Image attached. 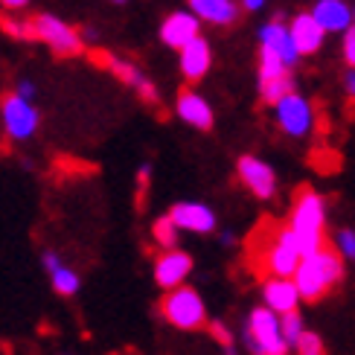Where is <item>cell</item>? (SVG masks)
<instances>
[{
    "label": "cell",
    "instance_id": "f546056e",
    "mask_svg": "<svg viewBox=\"0 0 355 355\" xmlns=\"http://www.w3.org/2000/svg\"><path fill=\"white\" fill-rule=\"evenodd\" d=\"M41 265H44V271L50 274V271H55L58 265H64V262H62V257H58L55 250H44V254H41Z\"/></svg>",
    "mask_w": 355,
    "mask_h": 355
},
{
    "label": "cell",
    "instance_id": "2e32d148",
    "mask_svg": "<svg viewBox=\"0 0 355 355\" xmlns=\"http://www.w3.org/2000/svg\"><path fill=\"white\" fill-rule=\"evenodd\" d=\"M210 64H213L210 44H207L201 35L192 38L181 50V73H184L187 82H201L207 76V70H210Z\"/></svg>",
    "mask_w": 355,
    "mask_h": 355
},
{
    "label": "cell",
    "instance_id": "7402d4cb",
    "mask_svg": "<svg viewBox=\"0 0 355 355\" xmlns=\"http://www.w3.org/2000/svg\"><path fill=\"white\" fill-rule=\"evenodd\" d=\"M50 283H53L55 294H62V297H73V294L79 291L82 279H79L76 271L70 268V265H58L55 271H50Z\"/></svg>",
    "mask_w": 355,
    "mask_h": 355
},
{
    "label": "cell",
    "instance_id": "d590c367",
    "mask_svg": "<svg viewBox=\"0 0 355 355\" xmlns=\"http://www.w3.org/2000/svg\"><path fill=\"white\" fill-rule=\"evenodd\" d=\"M221 242H225V245H233V242H236V236L225 230V233H221Z\"/></svg>",
    "mask_w": 355,
    "mask_h": 355
},
{
    "label": "cell",
    "instance_id": "3957f363",
    "mask_svg": "<svg viewBox=\"0 0 355 355\" xmlns=\"http://www.w3.org/2000/svg\"><path fill=\"white\" fill-rule=\"evenodd\" d=\"M242 341L250 355H288L291 349L283 335V327H279V315L268 306H259L248 315Z\"/></svg>",
    "mask_w": 355,
    "mask_h": 355
},
{
    "label": "cell",
    "instance_id": "8fae6325",
    "mask_svg": "<svg viewBox=\"0 0 355 355\" xmlns=\"http://www.w3.org/2000/svg\"><path fill=\"white\" fill-rule=\"evenodd\" d=\"M236 172H239V181L248 187V192H254L257 198H271L277 192L274 169L254 155H242L239 164H236Z\"/></svg>",
    "mask_w": 355,
    "mask_h": 355
},
{
    "label": "cell",
    "instance_id": "1f68e13d",
    "mask_svg": "<svg viewBox=\"0 0 355 355\" xmlns=\"http://www.w3.org/2000/svg\"><path fill=\"white\" fill-rule=\"evenodd\" d=\"M18 94L26 96V99H33V96H35V87L29 85V82H21V85H18Z\"/></svg>",
    "mask_w": 355,
    "mask_h": 355
},
{
    "label": "cell",
    "instance_id": "74e56055",
    "mask_svg": "<svg viewBox=\"0 0 355 355\" xmlns=\"http://www.w3.org/2000/svg\"><path fill=\"white\" fill-rule=\"evenodd\" d=\"M352 15H355V9H352Z\"/></svg>",
    "mask_w": 355,
    "mask_h": 355
},
{
    "label": "cell",
    "instance_id": "5b68a950",
    "mask_svg": "<svg viewBox=\"0 0 355 355\" xmlns=\"http://www.w3.org/2000/svg\"><path fill=\"white\" fill-rule=\"evenodd\" d=\"M303 262V250L294 239L291 227H279L274 230V236L262 248V257H259V268L268 274V277H294L297 265Z\"/></svg>",
    "mask_w": 355,
    "mask_h": 355
},
{
    "label": "cell",
    "instance_id": "e0dca14e",
    "mask_svg": "<svg viewBox=\"0 0 355 355\" xmlns=\"http://www.w3.org/2000/svg\"><path fill=\"white\" fill-rule=\"evenodd\" d=\"M175 111L192 128H198V131H210L213 128V108H210V102H207L204 96H198L196 91H184L181 96H178Z\"/></svg>",
    "mask_w": 355,
    "mask_h": 355
},
{
    "label": "cell",
    "instance_id": "6da1fadb",
    "mask_svg": "<svg viewBox=\"0 0 355 355\" xmlns=\"http://www.w3.org/2000/svg\"><path fill=\"white\" fill-rule=\"evenodd\" d=\"M288 227L297 239L303 257L315 254V250L327 248V201H323L315 189H300L291 207Z\"/></svg>",
    "mask_w": 355,
    "mask_h": 355
},
{
    "label": "cell",
    "instance_id": "484cf974",
    "mask_svg": "<svg viewBox=\"0 0 355 355\" xmlns=\"http://www.w3.org/2000/svg\"><path fill=\"white\" fill-rule=\"evenodd\" d=\"M294 349H297V355H323V341H320V335L306 329L300 335V341L294 344Z\"/></svg>",
    "mask_w": 355,
    "mask_h": 355
},
{
    "label": "cell",
    "instance_id": "4dcf8cb0",
    "mask_svg": "<svg viewBox=\"0 0 355 355\" xmlns=\"http://www.w3.org/2000/svg\"><path fill=\"white\" fill-rule=\"evenodd\" d=\"M344 87H347V94L355 99V70L347 73V79H344Z\"/></svg>",
    "mask_w": 355,
    "mask_h": 355
},
{
    "label": "cell",
    "instance_id": "f1b7e54d",
    "mask_svg": "<svg viewBox=\"0 0 355 355\" xmlns=\"http://www.w3.org/2000/svg\"><path fill=\"white\" fill-rule=\"evenodd\" d=\"M344 62L355 70V24L344 33Z\"/></svg>",
    "mask_w": 355,
    "mask_h": 355
},
{
    "label": "cell",
    "instance_id": "277c9868",
    "mask_svg": "<svg viewBox=\"0 0 355 355\" xmlns=\"http://www.w3.org/2000/svg\"><path fill=\"white\" fill-rule=\"evenodd\" d=\"M160 315H164V320L172 323L175 329H184V332H196V329L207 327V306L201 300V294L187 283L178 288H169L164 294Z\"/></svg>",
    "mask_w": 355,
    "mask_h": 355
},
{
    "label": "cell",
    "instance_id": "9c48e42d",
    "mask_svg": "<svg viewBox=\"0 0 355 355\" xmlns=\"http://www.w3.org/2000/svg\"><path fill=\"white\" fill-rule=\"evenodd\" d=\"M91 58H96V62L105 67V70H111L116 79H120L123 85H128V87H135V91L140 94V99L143 102H149V105H157V87L149 82L140 73V67H135V64H128V62H123V58H116V55H111V53H91Z\"/></svg>",
    "mask_w": 355,
    "mask_h": 355
},
{
    "label": "cell",
    "instance_id": "7a4b0ae2",
    "mask_svg": "<svg viewBox=\"0 0 355 355\" xmlns=\"http://www.w3.org/2000/svg\"><path fill=\"white\" fill-rule=\"evenodd\" d=\"M341 277H344L341 257H338L335 250H329V248H320V250H315V254H306L303 257V262L297 265V271H294V283H297L303 300L315 303Z\"/></svg>",
    "mask_w": 355,
    "mask_h": 355
},
{
    "label": "cell",
    "instance_id": "603a6c76",
    "mask_svg": "<svg viewBox=\"0 0 355 355\" xmlns=\"http://www.w3.org/2000/svg\"><path fill=\"white\" fill-rule=\"evenodd\" d=\"M294 94V79L291 73L288 76H279V79H268V82H259V96L262 102H268V105H277L283 96Z\"/></svg>",
    "mask_w": 355,
    "mask_h": 355
},
{
    "label": "cell",
    "instance_id": "9a60e30c",
    "mask_svg": "<svg viewBox=\"0 0 355 355\" xmlns=\"http://www.w3.org/2000/svg\"><path fill=\"white\" fill-rule=\"evenodd\" d=\"M291 38L297 44L300 55H312L323 47V38H327V29L320 26V21L315 18L312 12H303L291 21Z\"/></svg>",
    "mask_w": 355,
    "mask_h": 355
},
{
    "label": "cell",
    "instance_id": "44dd1931",
    "mask_svg": "<svg viewBox=\"0 0 355 355\" xmlns=\"http://www.w3.org/2000/svg\"><path fill=\"white\" fill-rule=\"evenodd\" d=\"M178 233H181V227L175 225V218L166 213V216H160L155 225H152V239L160 250H166V248H178Z\"/></svg>",
    "mask_w": 355,
    "mask_h": 355
},
{
    "label": "cell",
    "instance_id": "ac0fdd59",
    "mask_svg": "<svg viewBox=\"0 0 355 355\" xmlns=\"http://www.w3.org/2000/svg\"><path fill=\"white\" fill-rule=\"evenodd\" d=\"M259 41L265 44V47H271V50H277L279 55H283L288 67H294L300 62V50H297V44H294V38H291V29L283 26V18H279V15L271 24L262 26Z\"/></svg>",
    "mask_w": 355,
    "mask_h": 355
},
{
    "label": "cell",
    "instance_id": "7c38bea8",
    "mask_svg": "<svg viewBox=\"0 0 355 355\" xmlns=\"http://www.w3.org/2000/svg\"><path fill=\"white\" fill-rule=\"evenodd\" d=\"M262 300L277 315H286V312H294L303 297H300V288L294 283V277H268L262 283Z\"/></svg>",
    "mask_w": 355,
    "mask_h": 355
},
{
    "label": "cell",
    "instance_id": "d4e9b609",
    "mask_svg": "<svg viewBox=\"0 0 355 355\" xmlns=\"http://www.w3.org/2000/svg\"><path fill=\"white\" fill-rule=\"evenodd\" d=\"M0 29L3 33H9L12 38H29V41H35V26H33V18L29 21H15V18H0Z\"/></svg>",
    "mask_w": 355,
    "mask_h": 355
},
{
    "label": "cell",
    "instance_id": "4fadbf2b",
    "mask_svg": "<svg viewBox=\"0 0 355 355\" xmlns=\"http://www.w3.org/2000/svg\"><path fill=\"white\" fill-rule=\"evenodd\" d=\"M169 216L175 218V225L187 233H213L216 230V213L198 201H178V204H172Z\"/></svg>",
    "mask_w": 355,
    "mask_h": 355
},
{
    "label": "cell",
    "instance_id": "8d00e7d4",
    "mask_svg": "<svg viewBox=\"0 0 355 355\" xmlns=\"http://www.w3.org/2000/svg\"><path fill=\"white\" fill-rule=\"evenodd\" d=\"M116 3H123V0H116Z\"/></svg>",
    "mask_w": 355,
    "mask_h": 355
},
{
    "label": "cell",
    "instance_id": "ba28073f",
    "mask_svg": "<svg viewBox=\"0 0 355 355\" xmlns=\"http://www.w3.org/2000/svg\"><path fill=\"white\" fill-rule=\"evenodd\" d=\"M277 125L286 131L288 137H306L312 131V105L300 94H288L274 105Z\"/></svg>",
    "mask_w": 355,
    "mask_h": 355
},
{
    "label": "cell",
    "instance_id": "ffe728a7",
    "mask_svg": "<svg viewBox=\"0 0 355 355\" xmlns=\"http://www.w3.org/2000/svg\"><path fill=\"white\" fill-rule=\"evenodd\" d=\"M189 9L198 15L201 21H210L218 26H227L239 18V6L236 0H189Z\"/></svg>",
    "mask_w": 355,
    "mask_h": 355
},
{
    "label": "cell",
    "instance_id": "836d02e7",
    "mask_svg": "<svg viewBox=\"0 0 355 355\" xmlns=\"http://www.w3.org/2000/svg\"><path fill=\"white\" fill-rule=\"evenodd\" d=\"M26 3H29V0H0V6H6V9H21Z\"/></svg>",
    "mask_w": 355,
    "mask_h": 355
},
{
    "label": "cell",
    "instance_id": "e575fe53",
    "mask_svg": "<svg viewBox=\"0 0 355 355\" xmlns=\"http://www.w3.org/2000/svg\"><path fill=\"white\" fill-rule=\"evenodd\" d=\"M262 3H265V0H242V6H245L248 12H257Z\"/></svg>",
    "mask_w": 355,
    "mask_h": 355
},
{
    "label": "cell",
    "instance_id": "83f0119b",
    "mask_svg": "<svg viewBox=\"0 0 355 355\" xmlns=\"http://www.w3.org/2000/svg\"><path fill=\"white\" fill-rule=\"evenodd\" d=\"M210 332H213V338L221 347H233V335H230V329L221 320H210Z\"/></svg>",
    "mask_w": 355,
    "mask_h": 355
},
{
    "label": "cell",
    "instance_id": "4316f807",
    "mask_svg": "<svg viewBox=\"0 0 355 355\" xmlns=\"http://www.w3.org/2000/svg\"><path fill=\"white\" fill-rule=\"evenodd\" d=\"M335 245H338V254L344 259H355V230H338Z\"/></svg>",
    "mask_w": 355,
    "mask_h": 355
},
{
    "label": "cell",
    "instance_id": "cb8c5ba5",
    "mask_svg": "<svg viewBox=\"0 0 355 355\" xmlns=\"http://www.w3.org/2000/svg\"><path fill=\"white\" fill-rule=\"evenodd\" d=\"M279 327H283V335H286V341L294 347L300 341V335L306 332V323L300 318V312L294 309V312H286V315H279Z\"/></svg>",
    "mask_w": 355,
    "mask_h": 355
},
{
    "label": "cell",
    "instance_id": "d6a6232c",
    "mask_svg": "<svg viewBox=\"0 0 355 355\" xmlns=\"http://www.w3.org/2000/svg\"><path fill=\"white\" fill-rule=\"evenodd\" d=\"M149 172H152L149 166H140V172H137V184H140L143 189H146V187H149Z\"/></svg>",
    "mask_w": 355,
    "mask_h": 355
},
{
    "label": "cell",
    "instance_id": "52a82bcc",
    "mask_svg": "<svg viewBox=\"0 0 355 355\" xmlns=\"http://www.w3.org/2000/svg\"><path fill=\"white\" fill-rule=\"evenodd\" d=\"M0 114H3V128L12 140H29L38 128V111L26 96L18 91L3 94L0 99Z\"/></svg>",
    "mask_w": 355,
    "mask_h": 355
},
{
    "label": "cell",
    "instance_id": "5bb4252c",
    "mask_svg": "<svg viewBox=\"0 0 355 355\" xmlns=\"http://www.w3.org/2000/svg\"><path fill=\"white\" fill-rule=\"evenodd\" d=\"M160 38L172 50H184L192 38H198V15L196 12H172L160 26Z\"/></svg>",
    "mask_w": 355,
    "mask_h": 355
},
{
    "label": "cell",
    "instance_id": "d6986e66",
    "mask_svg": "<svg viewBox=\"0 0 355 355\" xmlns=\"http://www.w3.org/2000/svg\"><path fill=\"white\" fill-rule=\"evenodd\" d=\"M312 15L320 21V26L327 29V33H347L355 21L352 9L344 3V0H318Z\"/></svg>",
    "mask_w": 355,
    "mask_h": 355
},
{
    "label": "cell",
    "instance_id": "8992f818",
    "mask_svg": "<svg viewBox=\"0 0 355 355\" xmlns=\"http://www.w3.org/2000/svg\"><path fill=\"white\" fill-rule=\"evenodd\" d=\"M33 26H35V41H44L55 55L73 58V55H79L85 50V41H82V35L76 33V29L67 26L64 21L53 18V15H35Z\"/></svg>",
    "mask_w": 355,
    "mask_h": 355
},
{
    "label": "cell",
    "instance_id": "30bf717a",
    "mask_svg": "<svg viewBox=\"0 0 355 355\" xmlns=\"http://www.w3.org/2000/svg\"><path fill=\"white\" fill-rule=\"evenodd\" d=\"M189 274H192V257L187 254V250L166 248L164 254L155 259V283L164 291L184 286Z\"/></svg>",
    "mask_w": 355,
    "mask_h": 355
}]
</instances>
